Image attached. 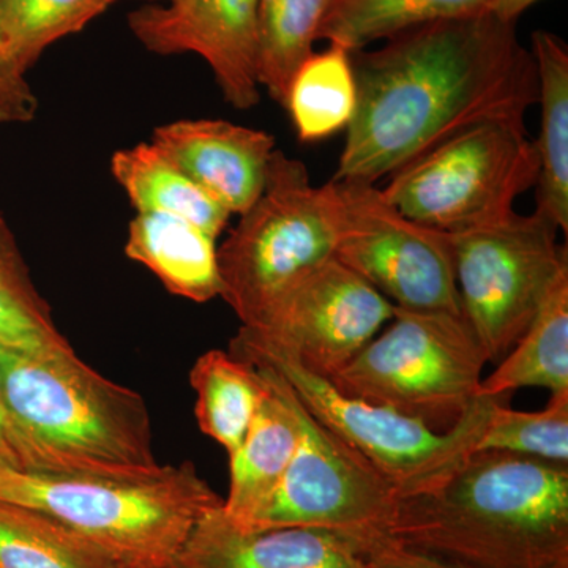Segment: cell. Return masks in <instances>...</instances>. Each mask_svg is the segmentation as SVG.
Returning <instances> with one entry per match:
<instances>
[{"mask_svg": "<svg viewBox=\"0 0 568 568\" xmlns=\"http://www.w3.org/2000/svg\"><path fill=\"white\" fill-rule=\"evenodd\" d=\"M357 106L332 181L379 182L476 123L526 119L536 62L489 11L418 26L351 51Z\"/></svg>", "mask_w": 568, "mask_h": 568, "instance_id": "obj_1", "label": "cell"}, {"mask_svg": "<svg viewBox=\"0 0 568 568\" xmlns=\"http://www.w3.org/2000/svg\"><path fill=\"white\" fill-rule=\"evenodd\" d=\"M387 540L457 568H568V465L473 452L399 497Z\"/></svg>", "mask_w": 568, "mask_h": 568, "instance_id": "obj_2", "label": "cell"}, {"mask_svg": "<svg viewBox=\"0 0 568 568\" xmlns=\"http://www.w3.org/2000/svg\"><path fill=\"white\" fill-rule=\"evenodd\" d=\"M0 383L24 473L123 477L160 466L144 398L100 375L73 349L0 346Z\"/></svg>", "mask_w": 568, "mask_h": 568, "instance_id": "obj_3", "label": "cell"}, {"mask_svg": "<svg viewBox=\"0 0 568 568\" xmlns=\"http://www.w3.org/2000/svg\"><path fill=\"white\" fill-rule=\"evenodd\" d=\"M0 499L59 519L121 568H179L196 526L224 503L190 462L123 477L9 473Z\"/></svg>", "mask_w": 568, "mask_h": 568, "instance_id": "obj_4", "label": "cell"}, {"mask_svg": "<svg viewBox=\"0 0 568 568\" xmlns=\"http://www.w3.org/2000/svg\"><path fill=\"white\" fill-rule=\"evenodd\" d=\"M338 223L334 183L315 185L304 162L276 149L263 193L216 250L220 297L242 325L334 260Z\"/></svg>", "mask_w": 568, "mask_h": 568, "instance_id": "obj_5", "label": "cell"}, {"mask_svg": "<svg viewBox=\"0 0 568 568\" xmlns=\"http://www.w3.org/2000/svg\"><path fill=\"white\" fill-rule=\"evenodd\" d=\"M230 354L254 368H271L302 407L332 435L362 455L395 485L402 497L435 487L476 448L500 396H480L447 432L416 417L343 394L293 355L239 331Z\"/></svg>", "mask_w": 568, "mask_h": 568, "instance_id": "obj_6", "label": "cell"}, {"mask_svg": "<svg viewBox=\"0 0 568 568\" xmlns=\"http://www.w3.org/2000/svg\"><path fill=\"white\" fill-rule=\"evenodd\" d=\"M487 364L465 317L395 306L386 331L328 381L343 394L447 432L480 398Z\"/></svg>", "mask_w": 568, "mask_h": 568, "instance_id": "obj_7", "label": "cell"}, {"mask_svg": "<svg viewBox=\"0 0 568 568\" xmlns=\"http://www.w3.org/2000/svg\"><path fill=\"white\" fill-rule=\"evenodd\" d=\"M526 119H491L452 134L388 178L384 196L414 222L454 234L499 222L536 186Z\"/></svg>", "mask_w": 568, "mask_h": 568, "instance_id": "obj_8", "label": "cell"}, {"mask_svg": "<svg viewBox=\"0 0 568 568\" xmlns=\"http://www.w3.org/2000/svg\"><path fill=\"white\" fill-rule=\"evenodd\" d=\"M559 227L534 211L448 234L463 317L488 362L528 331L552 284L568 272Z\"/></svg>", "mask_w": 568, "mask_h": 568, "instance_id": "obj_9", "label": "cell"}, {"mask_svg": "<svg viewBox=\"0 0 568 568\" xmlns=\"http://www.w3.org/2000/svg\"><path fill=\"white\" fill-rule=\"evenodd\" d=\"M335 260L399 308L463 316L450 237L407 219L375 183L332 181Z\"/></svg>", "mask_w": 568, "mask_h": 568, "instance_id": "obj_10", "label": "cell"}, {"mask_svg": "<svg viewBox=\"0 0 568 568\" xmlns=\"http://www.w3.org/2000/svg\"><path fill=\"white\" fill-rule=\"evenodd\" d=\"M301 420V443L278 487L239 528L324 529L365 547L387 538L398 489L302 405Z\"/></svg>", "mask_w": 568, "mask_h": 568, "instance_id": "obj_11", "label": "cell"}, {"mask_svg": "<svg viewBox=\"0 0 568 568\" xmlns=\"http://www.w3.org/2000/svg\"><path fill=\"white\" fill-rule=\"evenodd\" d=\"M394 315L395 305L387 297L334 257L241 331L328 379Z\"/></svg>", "mask_w": 568, "mask_h": 568, "instance_id": "obj_12", "label": "cell"}, {"mask_svg": "<svg viewBox=\"0 0 568 568\" xmlns=\"http://www.w3.org/2000/svg\"><path fill=\"white\" fill-rule=\"evenodd\" d=\"M129 14V28L155 54L200 55L224 100L237 110L260 103L256 80L257 0H166Z\"/></svg>", "mask_w": 568, "mask_h": 568, "instance_id": "obj_13", "label": "cell"}, {"mask_svg": "<svg viewBox=\"0 0 568 568\" xmlns=\"http://www.w3.org/2000/svg\"><path fill=\"white\" fill-rule=\"evenodd\" d=\"M151 142L230 215L256 203L276 151L272 134L222 119L164 123Z\"/></svg>", "mask_w": 568, "mask_h": 568, "instance_id": "obj_14", "label": "cell"}, {"mask_svg": "<svg viewBox=\"0 0 568 568\" xmlns=\"http://www.w3.org/2000/svg\"><path fill=\"white\" fill-rule=\"evenodd\" d=\"M222 507L196 526L179 568H366L365 545L354 538L315 528H239Z\"/></svg>", "mask_w": 568, "mask_h": 568, "instance_id": "obj_15", "label": "cell"}, {"mask_svg": "<svg viewBox=\"0 0 568 568\" xmlns=\"http://www.w3.org/2000/svg\"><path fill=\"white\" fill-rule=\"evenodd\" d=\"M264 381V395L244 443L230 455V493L223 514L244 526L278 487L293 462L302 436L301 405L271 368H256Z\"/></svg>", "mask_w": 568, "mask_h": 568, "instance_id": "obj_16", "label": "cell"}, {"mask_svg": "<svg viewBox=\"0 0 568 568\" xmlns=\"http://www.w3.org/2000/svg\"><path fill=\"white\" fill-rule=\"evenodd\" d=\"M216 250V239L196 224L163 213H136L125 242L130 260L145 265L170 293L196 304L222 290Z\"/></svg>", "mask_w": 568, "mask_h": 568, "instance_id": "obj_17", "label": "cell"}, {"mask_svg": "<svg viewBox=\"0 0 568 568\" xmlns=\"http://www.w3.org/2000/svg\"><path fill=\"white\" fill-rule=\"evenodd\" d=\"M541 110L536 211L568 233V47L556 33L530 37Z\"/></svg>", "mask_w": 568, "mask_h": 568, "instance_id": "obj_18", "label": "cell"}, {"mask_svg": "<svg viewBox=\"0 0 568 568\" xmlns=\"http://www.w3.org/2000/svg\"><path fill=\"white\" fill-rule=\"evenodd\" d=\"M111 173L138 213L179 216L215 239L226 227L230 213L152 142L114 152Z\"/></svg>", "mask_w": 568, "mask_h": 568, "instance_id": "obj_19", "label": "cell"}, {"mask_svg": "<svg viewBox=\"0 0 568 568\" xmlns=\"http://www.w3.org/2000/svg\"><path fill=\"white\" fill-rule=\"evenodd\" d=\"M481 379V396H503L523 387L568 394V272L559 276L528 331Z\"/></svg>", "mask_w": 568, "mask_h": 568, "instance_id": "obj_20", "label": "cell"}, {"mask_svg": "<svg viewBox=\"0 0 568 568\" xmlns=\"http://www.w3.org/2000/svg\"><path fill=\"white\" fill-rule=\"evenodd\" d=\"M196 392L201 432L233 455L244 443L264 395V381L254 366L224 351H209L190 373Z\"/></svg>", "mask_w": 568, "mask_h": 568, "instance_id": "obj_21", "label": "cell"}, {"mask_svg": "<svg viewBox=\"0 0 568 568\" xmlns=\"http://www.w3.org/2000/svg\"><path fill=\"white\" fill-rule=\"evenodd\" d=\"M493 0H331L320 40L347 51L364 50L377 41L432 24L488 10Z\"/></svg>", "mask_w": 568, "mask_h": 568, "instance_id": "obj_22", "label": "cell"}, {"mask_svg": "<svg viewBox=\"0 0 568 568\" xmlns=\"http://www.w3.org/2000/svg\"><path fill=\"white\" fill-rule=\"evenodd\" d=\"M331 0H257L256 80L286 104L295 73L315 52Z\"/></svg>", "mask_w": 568, "mask_h": 568, "instance_id": "obj_23", "label": "cell"}, {"mask_svg": "<svg viewBox=\"0 0 568 568\" xmlns=\"http://www.w3.org/2000/svg\"><path fill=\"white\" fill-rule=\"evenodd\" d=\"M355 106L357 88L351 51L334 43L306 59L291 82L284 104L298 140L304 142L325 140L347 129Z\"/></svg>", "mask_w": 568, "mask_h": 568, "instance_id": "obj_24", "label": "cell"}, {"mask_svg": "<svg viewBox=\"0 0 568 568\" xmlns=\"http://www.w3.org/2000/svg\"><path fill=\"white\" fill-rule=\"evenodd\" d=\"M0 568H121L59 519L0 499Z\"/></svg>", "mask_w": 568, "mask_h": 568, "instance_id": "obj_25", "label": "cell"}, {"mask_svg": "<svg viewBox=\"0 0 568 568\" xmlns=\"http://www.w3.org/2000/svg\"><path fill=\"white\" fill-rule=\"evenodd\" d=\"M118 0H0V62L26 77L55 41L81 32Z\"/></svg>", "mask_w": 568, "mask_h": 568, "instance_id": "obj_26", "label": "cell"}, {"mask_svg": "<svg viewBox=\"0 0 568 568\" xmlns=\"http://www.w3.org/2000/svg\"><path fill=\"white\" fill-rule=\"evenodd\" d=\"M0 346L20 353L71 349L36 284L10 224L0 213Z\"/></svg>", "mask_w": 568, "mask_h": 568, "instance_id": "obj_27", "label": "cell"}, {"mask_svg": "<svg viewBox=\"0 0 568 568\" xmlns=\"http://www.w3.org/2000/svg\"><path fill=\"white\" fill-rule=\"evenodd\" d=\"M507 452L568 465V394L551 395L537 413L510 409L497 399L474 452Z\"/></svg>", "mask_w": 568, "mask_h": 568, "instance_id": "obj_28", "label": "cell"}, {"mask_svg": "<svg viewBox=\"0 0 568 568\" xmlns=\"http://www.w3.org/2000/svg\"><path fill=\"white\" fill-rule=\"evenodd\" d=\"M39 102L26 77L0 65V123H26L36 118Z\"/></svg>", "mask_w": 568, "mask_h": 568, "instance_id": "obj_29", "label": "cell"}, {"mask_svg": "<svg viewBox=\"0 0 568 568\" xmlns=\"http://www.w3.org/2000/svg\"><path fill=\"white\" fill-rule=\"evenodd\" d=\"M366 568H457L446 562L399 547L387 538L372 541L365 547Z\"/></svg>", "mask_w": 568, "mask_h": 568, "instance_id": "obj_30", "label": "cell"}, {"mask_svg": "<svg viewBox=\"0 0 568 568\" xmlns=\"http://www.w3.org/2000/svg\"><path fill=\"white\" fill-rule=\"evenodd\" d=\"M9 473H24L17 435L11 424L10 413L3 398L2 383H0V477Z\"/></svg>", "mask_w": 568, "mask_h": 568, "instance_id": "obj_31", "label": "cell"}, {"mask_svg": "<svg viewBox=\"0 0 568 568\" xmlns=\"http://www.w3.org/2000/svg\"><path fill=\"white\" fill-rule=\"evenodd\" d=\"M537 2L540 0H493L487 11L499 20L517 24L518 18Z\"/></svg>", "mask_w": 568, "mask_h": 568, "instance_id": "obj_32", "label": "cell"}, {"mask_svg": "<svg viewBox=\"0 0 568 568\" xmlns=\"http://www.w3.org/2000/svg\"><path fill=\"white\" fill-rule=\"evenodd\" d=\"M0 65H2V62H0ZM3 67V65H2Z\"/></svg>", "mask_w": 568, "mask_h": 568, "instance_id": "obj_33", "label": "cell"}]
</instances>
